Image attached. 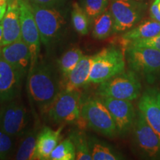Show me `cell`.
<instances>
[{"label":"cell","instance_id":"7a4b0ae2","mask_svg":"<svg viewBox=\"0 0 160 160\" xmlns=\"http://www.w3.org/2000/svg\"><path fill=\"white\" fill-rule=\"evenodd\" d=\"M124 55L116 48H104L92 57L89 83L100 84L125 71Z\"/></svg>","mask_w":160,"mask_h":160},{"label":"cell","instance_id":"6da1fadb","mask_svg":"<svg viewBox=\"0 0 160 160\" xmlns=\"http://www.w3.org/2000/svg\"><path fill=\"white\" fill-rule=\"evenodd\" d=\"M28 74L29 97L40 111H47L61 91L57 70L51 64L37 61Z\"/></svg>","mask_w":160,"mask_h":160},{"label":"cell","instance_id":"4fadbf2b","mask_svg":"<svg viewBox=\"0 0 160 160\" xmlns=\"http://www.w3.org/2000/svg\"><path fill=\"white\" fill-rule=\"evenodd\" d=\"M101 100L114 120L118 133H125L133 125L136 113L131 101L110 97H102Z\"/></svg>","mask_w":160,"mask_h":160},{"label":"cell","instance_id":"d6a6232c","mask_svg":"<svg viewBox=\"0 0 160 160\" xmlns=\"http://www.w3.org/2000/svg\"><path fill=\"white\" fill-rule=\"evenodd\" d=\"M2 27L0 24V44L2 42Z\"/></svg>","mask_w":160,"mask_h":160},{"label":"cell","instance_id":"5bb4252c","mask_svg":"<svg viewBox=\"0 0 160 160\" xmlns=\"http://www.w3.org/2000/svg\"><path fill=\"white\" fill-rule=\"evenodd\" d=\"M0 54L24 76L28 73L31 64V53L28 46L22 39L2 46Z\"/></svg>","mask_w":160,"mask_h":160},{"label":"cell","instance_id":"ba28073f","mask_svg":"<svg viewBox=\"0 0 160 160\" xmlns=\"http://www.w3.org/2000/svg\"><path fill=\"white\" fill-rule=\"evenodd\" d=\"M17 2L19 8L21 38L31 51V64L30 68H31L38 61L41 37L30 2L28 0H17Z\"/></svg>","mask_w":160,"mask_h":160},{"label":"cell","instance_id":"4316f807","mask_svg":"<svg viewBox=\"0 0 160 160\" xmlns=\"http://www.w3.org/2000/svg\"><path fill=\"white\" fill-rule=\"evenodd\" d=\"M109 0H82V8L89 18L97 17L103 13L108 5Z\"/></svg>","mask_w":160,"mask_h":160},{"label":"cell","instance_id":"ac0fdd59","mask_svg":"<svg viewBox=\"0 0 160 160\" xmlns=\"http://www.w3.org/2000/svg\"><path fill=\"white\" fill-rule=\"evenodd\" d=\"M92 57L83 56L77 65L68 76L65 89L78 90L89 83Z\"/></svg>","mask_w":160,"mask_h":160},{"label":"cell","instance_id":"e0dca14e","mask_svg":"<svg viewBox=\"0 0 160 160\" xmlns=\"http://www.w3.org/2000/svg\"><path fill=\"white\" fill-rule=\"evenodd\" d=\"M62 129V127H60L58 130H53L45 126L39 132L36 144L34 159H50L51 152L61 139Z\"/></svg>","mask_w":160,"mask_h":160},{"label":"cell","instance_id":"2e32d148","mask_svg":"<svg viewBox=\"0 0 160 160\" xmlns=\"http://www.w3.org/2000/svg\"><path fill=\"white\" fill-rule=\"evenodd\" d=\"M2 27V40L0 47L21 39V24H20L19 8L17 0L10 2L7 11L1 22Z\"/></svg>","mask_w":160,"mask_h":160},{"label":"cell","instance_id":"d4e9b609","mask_svg":"<svg viewBox=\"0 0 160 160\" xmlns=\"http://www.w3.org/2000/svg\"><path fill=\"white\" fill-rule=\"evenodd\" d=\"M70 139L72 140L75 147L76 159L92 160L90 151L88 140L82 132H73Z\"/></svg>","mask_w":160,"mask_h":160},{"label":"cell","instance_id":"83f0119b","mask_svg":"<svg viewBox=\"0 0 160 160\" xmlns=\"http://www.w3.org/2000/svg\"><path fill=\"white\" fill-rule=\"evenodd\" d=\"M14 138L0 129V159H6L13 151Z\"/></svg>","mask_w":160,"mask_h":160},{"label":"cell","instance_id":"4dcf8cb0","mask_svg":"<svg viewBox=\"0 0 160 160\" xmlns=\"http://www.w3.org/2000/svg\"><path fill=\"white\" fill-rule=\"evenodd\" d=\"M31 3L37 4L39 5H43V6H49L51 7L52 5L54 4L57 3L59 0H28Z\"/></svg>","mask_w":160,"mask_h":160},{"label":"cell","instance_id":"f546056e","mask_svg":"<svg viewBox=\"0 0 160 160\" xmlns=\"http://www.w3.org/2000/svg\"><path fill=\"white\" fill-rule=\"evenodd\" d=\"M151 17L160 22V0H154L151 7Z\"/></svg>","mask_w":160,"mask_h":160},{"label":"cell","instance_id":"8fae6325","mask_svg":"<svg viewBox=\"0 0 160 160\" xmlns=\"http://www.w3.org/2000/svg\"><path fill=\"white\" fill-rule=\"evenodd\" d=\"M127 59L132 71L146 76L160 71V51L153 48L128 46Z\"/></svg>","mask_w":160,"mask_h":160},{"label":"cell","instance_id":"30bf717a","mask_svg":"<svg viewBox=\"0 0 160 160\" xmlns=\"http://www.w3.org/2000/svg\"><path fill=\"white\" fill-rule=\"evenodd\" d=\"M133 139L142 154L151 159H160V138L140 111L133 124Z\"/></svg>","mask_w":160,"mask_h":160},{"label":"cell","instance_id":"d6986e66","mask_svg":"<svg viewBox=\"0 0 160 160\" xmlns=\"http://www.w3.org/2000/svg\"><path fill=\"white\" fill-rule=\"evenodd\" d=\"M159 34H160L159 22L154 19L148 20L124 33L122 40L125 45L127 46L133 42L151 39Z\"/></svg>","mask_w":160,"mask_h":160},{"label":"cell","instance_id":"603a6c76","mask_svg":"<svg viewBox=\"0 0 160 160\" xmlns=\"http://www.w3.org/2000/svg\"><path fill=\"white\" fill-rule=\"evenodd\" d=\"M71 19L73 28L77 33L86 35L89 31V17L77 2L73 4L71 12Z\"/></svg>","mask_w":160,"mask_h":160},{"label":"cell","instance_id":"5b68a950","mask_svg":"<svg viewBox=\"0 0 160 160\" xmlns=\"http://www.w3.org/2000/svg\"><path fill=\"white\" fill-rule=\"evenodd\" d=\"M78 90L60 91L48 110V117L55 123H72L81 119V99Z\"/></svg>","mask_w":160,"mask_h":160},{"label":"cell","instance_id":"7402d4cb","mask_svg":"<svg viewBox=\"0 0 160 160\" xmlns=\"http://www.w3.org/2000/svg\"><path fill=\"white\" fill-rule=\"evenodd\" d=\"M88 143L93 160H117L122 159L111 148L94 139H88Z\"/></svg>","mask_w":160,"mask_h":160},{"label":"cell","instance_id":"836d02e7","mask_svg":"<svg viewBox=\"0 0 160 160\" xmlns=\"http://www.w3.org/2000/svg\"><path fill=\"white\" fill-rule=\"evenodd\" d=\"M137 1H139V2H140V1H142V0H137Z\"/></svg>","mask_w":160,"mask_h":160},{"label":"cell","instance_id":"52a82bcc","mask_svg":"<svg viewBox=\"0 0 160 160\" xmlns=\"http://www.w3.org/2000/svg\"><path fill=\"white\" fill-rule=\"evenodd\" d=\"M30 116L25 105L17 100L0 107V129L13 137H22L28 131Z\"/></svg>","mask_w":160,"mask_h":160},{"label":"cell","instance_id":"8992f818","mask_svg":"<svg viewBox=\"0 0 160 160\" xmlns=\"http://www.w3.org/2000/svg\"><path fill=\"white\" fill-rule=\"evenodd\" d=\"M31 5L41 42L45 46H51L59 37L65 25V19L61 13L53 8L33 3Z\"/></svg>","mask_w":160,"mask_h":160},{"label":"cell","instance_id":"9a60e30c","mask_svg":"<svg viewBox=\"0 0 160 160\" xmlns=\"http://www.w3.org/2000/svg\"><path fill=\"white\" fill-rule=\"evenodd\" d=\"M138 108L160 138V91L146 90L140 98Z\"/></svg>","mask_w":160,"mask_h":160},{"label":"cell","instance_id":"44dd1931","mask_svg":"<svg viewBox=\"0 0 160 160\" xmlns=\"http://www.w3.org/2000/svg\"><path fill=\"white\" fill-rule=\"evenodd\" d=\"M113 33V19L110 10H105L103 13L94 18L92 36L96 39L102 40Z\"/></svg>","mask_w":160,"mask_h":160},{"label":"cell","instance_id":"9c48e42d","mask_svg":"<svg viewBox=\"0 0 160 160\" xmlns=\"http://www.w3.org/2000/svg\"><path fill=\"white\" fill-rule=\"evenodd\" d=\"M144 6L137 0H113L110 11L113 19V33L128 31L142 17Z\"/></svg>","mask_w":160,"mask_h":160},{"label":"cell","instance_id":"3957f363","mask_svg":"<svg viewBox=\"0 0 160 160\" xmlns=\"http://www.w3.org/2000/svg\"><path fill=\"white\" fill-rule=\"evenodd\" d=\"M141 87V83L136 72L124 71L100 83L98 93L102 97L132 101L139 97Z\"/></svg>","mask_w":160,"mask_h":160},{"label":"cell","instance_id":"484cf974","mask_svg":"<svg viewBox=\"0 0 160 160\" xmlns=\"http://www.w3.org/2000/svg\"><path fill=\"white\" fill-rule=\"evenodd\" d=\"M51 160H74L76 159L75 147L72 140H64L58 144L50 156Z\"/></svg>","mask_w":160,"mask_h":160},{"label":"cell","instance_id":"ffe728a7","mask_svg":"<svg viewBox=\"0 0 160 160\" xmlns=\"http://www.w3.org/2000/svg\"><path fill=\"white\" fill-rule=\"evenodd\" d=\"M39 132L36 128L29 129L22 137L19 147L16 153L15 159L17 160L34 159V153L37 139Z\"/></svg>","mask_w":160,"mask_h":160},{"label":"cell","instance_id":"cb8c5ba5","mask_svg":"<svg viewBox=\"0 0 160 160\" xmlns=\"http://www.w3.org/2000/svg\"><path fill=\"white\" fill-rule=\"evenodd\" d=\"M83 56L81 50L78 48L71 49L64 53L59 62V69L65 77H68Z\"/></svg>","mask_w":160,"mask_h":160},{"label":"cell","instance_id":"277c9868","mask_svg":"<svg viewBox=\"0 0 160 160\" xmlns=\"http://www.w3.org/2000/svg\"><path fill=\"white\" fill-rule=\"evenodd\" d=\"M81 118L93 131L105 137L118 133L114 120L106 106L99 99H89L81 105Z\"/></svg>","mask_w":160,"mask_h":160},{"label":"cell","instance_id":"1f68e13d","mask_svg":"<svg viewBox=\"0 0 160 160\" xmlns=\"http://www.w3.org/2000/svg\"><path fill=\"white\" fill-rule=\"evenodd\" d=\"M8 5L7 0H0V22L5 17L6 11H7Z\"/></svg>","mask_w":160,"mask_h":160},{"label":"cell","instance_id":"f1b7e54d","mask_svg":"<svg viewBox=\"0 0 160 160\" xmlns=\"http://www.w3.org/2000/svg\"><path fill=\"white\" fill-rule=\"evenodd\" d=\"M128 46H139V47L153 48H156L160 51V34L155 37L151 38V39L133 42L128 44L126 47H128Z\"/></svg>","mask_w":160,"mask_h":160},{"label":"cell","instance_id":"7c38bea8","mask_svg":"<svg viewBox=\"0 0 160 160\" xmlns=\"http://www.w3.org/2000/svg\"><path fill=\"white\" fill-rule=\"evenodd\" d=\"M23 77L0 54V102H7L17 97Z\"/></svg>","mask_w":160,"mask_h":160}]
</instances>
